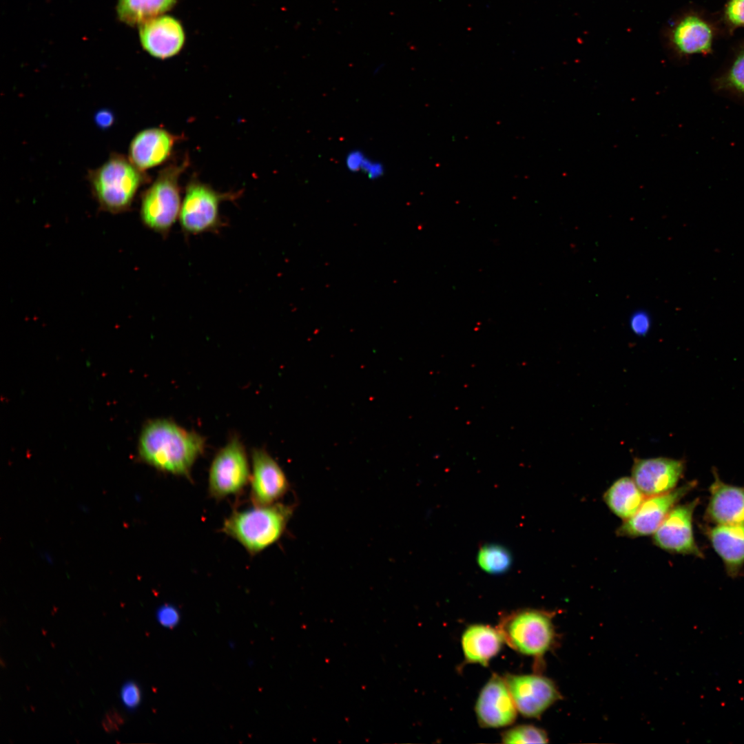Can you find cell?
Returning a JSON list of instances; mask_svg holds the SVG:
<instances>
[{
  "mask_svg": "<svg viewBox=\"0 0 744 744\" xmlns=\"http://www.w3.org/2000/svg\"><path fill=\"white\" fill-rule=\"evenodd\" d=\"M366 158L361 152L352 151L347 156L346 165L351 172L361 171Z\"/></svg>",
  "mask_w": 744,
  "mask_h": 744,
  "instance_id": "cell-29",
  "label": "cell"
},
{
  "mask_svg": "<svg viewBox=\"0 0 744 744\" xmlns=\"http://www.w3.org/2000/svg\"><path fill=\"white\" fill-rule=\"evenodd\" d=\"M684 464L668 457L635 459L632 478L645 497L661 495L676 488Z\"/></svg>",
  "mask_w": 744,
  "mask_h": 744,
  "instance_id": "cell-13",
  "label": "cell"
},
{
  "mask_svg": "<svg viewBox=\"0 0 744 744\" xmlns=\"http://www.w3.org/2000/svg\"><path fill=\"white\" fill-rule=\"evenodd\" d=\"M245 448L233 436L215 455L209 471L208 491L216 499L242 492L250 481L251 469Z\"/></svg>",
  "mask_w": 744,
  "mask_h": 744,
  "instance_id": "cell-6",
  "label": "cell"
},
{
  "mask_svg": "<svg viewBox=\"0 0 744 744\" xmlns=\"http://www.w3.org/2000/svg\"><path fill=\"white\" fill-rule=\"evenodd\" d=\"M144 179L143 171L128 158L116 153L88 172L92 192L100 209L113 214L130 209Z\"/></svg>",
  "mask_w": 744,
  "mask_h": 744,
  "instance_id": "cell-3",
  "label": "cell"
},
{
  "mask_svg": "<svg viewBox=\"0 0 744 744\" xmlns=\"http://www.w3.org/2000/svg\"><path fill=\"white\" fill-rule=\"evenodd\" d=\"M477 561L486 572L502 574L510 567L512 557L506 548L497 544H486L480 547Z\"/></svg>",
  "mask_w": 744,
  "mask_h": 744,
  "instance_id": "cell-23",
  "label": "cell"
},
{
  "mask_svg": "<svg viewBox=\"0 0 744 744\" xmlns=\"http://www.w3.org/2000/svg\"><path fill=\"white\" fill-rule=\"evenodd\" d=\"M475 710L484 727H505L515 721L517 709L504 677L492 675L482 689Z\"/></svg>",
  "mask_w": 744,
  "mask_h": 744,
  "instance_id": "cell-12",
  "label": "cell"
},
{
  "mask_svg": "<svg viewBox=\"0 0 744 744\" xmlns=\"http://www.w3.org/2000/svg\"><path fill=\"white\" fill-rule=\"evenodd\" d=\"M123 723L121 716L116 711L111 710L105 714L103 726L105 731L112 732L117 730Z\"/></svg>",
  "mask_w": 744,
  "mask_h": 744,
  "instance_id": "cell-30",
  "label": "cell"
},
{
  "mask_svg": "<svg viewBox=\"0 0 744 744\" xmlns=\"http://www.w3.org/2000/svg\"><path fill=\"white\" fill-rule=\"evenodd\" d=\"M181 167H169L159 174L141 198L140 217L144 226L166 236L179 217L181 204L178 177Z\"/></svg>",
  "mask_w": 744,
  "mask_h": 744,
  "instance_id": "cell-5",
  "label": "cell"
},
{
  "mask_svg": "<svg viewBox=\"0 0 744 744\" xmlns=\"http://www.w3.org/2000/svg\"><path fill=\"white\" fill-rule=\"evenodd\" d=\"M139 34L143 48L158 59L176 54L185 41L181 24L169 16H159L142 24Z\"/></svg>",
  "mask_w": 744,
  "mask_h": 744,
  "instance_id": "cell-14",
  "label": "cell"
},
{
  "mask_svg": "<svg viewBox=\"0 0 744 744\" xmlns=\"http://www.w3.org/2000/svg\"><path fill=\"white\" fill-rule=\"evenodd\" d=\"M139 453L149 465L163 472L190 478L192 469L205 447L204 437L172 420L149 422L139 440Z\"/></svg>",
  "mask_w": 744,
  "mask_h": 744,
  "instance_id": "cell-1",
  "label": "cell"
},
{
  "mask_svg": "<svg viewBox=\"0 0 744 744\" xmlns=\"http://www.w3.org/2000/svg\"><path fill=\"white\" fill-rule=\"evenodd\" d=\"M712 31L710 25L696 16H688L675 27L672 41L676 48L685 54L709 52L712 43Z\"/></svg>",
  "mask_w": 744,
  "mask_h": 744,
  "instance_id": "cell-19",
  "label": "cell"
},
{
  "mask_svg": "<svg viewBox=\"0 0 744 744\" xmlns=\"http://www.w3.org/2000/svg\"><path fill=\"white\" fill-rule=\"evenodd\" d=\"M651 320L648 313L644 311H635L630 317V327L634 334L644 336L649 331Z\"/></svg>",
  "mask_w": 744,
  "mask_h": 744,
  "instance_id": "cell-26",
  "label": "cell"
},
{
  "mask_svg": "<svg viewBox=\"0 0 744 744\" xmlns=\"http://www.w3.org/2000/svg\"><path fill=\"white\" fill-rule=\"evenodd\" d=\"M227 195L219 194L199 182L187 187L181 203L179 222L186 235H198L217 231L223 224L220 204Z\"/></svg>",
  "mask_w": 744,
  "mask_h": 744,
  "instance_id": "cell-7",
  "label": "cell"
},
{
  "mask_svg": "<svg viewBox=\"0 0 744 744\" xmlns=\"http://www.w3.org/2000/svg\"><path fill=\"white\" fill-rule=\"evenodd\" d=\"M293 513L291 505L277 502L236 510L225 519L221 531L255 555L280 539Z\"/></svg>",
  "mask_w": 744,
  "mask_h": 744,
  "instance_id": "cell-2",
  "label": "cell"
},
{
  "mask_svg": "<svg viewBox=\"0 0 744 744\" xmlns=\"http://www.w3.org/2000/svg\"><path fill=\"white\" fill-rule=\"evenodd\" d=\"M504 680L517 711L527 718H539L561 699L555 683L539 674H506Z\"/></svg>",
  "mask_w": 744,
  "mask_h": 744,
  "instance_id": "cell-8",
  "label": "cell"
},
{
  "mask_svg": "<svg viewBox=\"0 0 744 744\" xmlns=\"http://www.w3.org/2000/svg\"><path fill=\"white\" fill-rule=\"evenodd\" d=\"M553 617V612L519 609L503 616L497 628L512 649L538 661L556 643Z\"/></svg>",
  "mask_w": 744,
  "mask_h": 744,
  "instance_id": "cell-4",
  "label": "cell"
},
{
  "mask_svg": "<svg viewBox=\"0 0 744 744\" xmlns=\"http://www.w3.org/2000/svg\"><path fill=\"white\" fill-rule=\"evenodd\" d=\"M696 486L694 482H688L670 492L646 497L637 513L617 528V535L634 538L653 535L670 510Z\"/></svg>",
  "mask_w": 744,
  "mask_h": 744,
  "instance_id": "cell-10",
  "label": "cell"
},
{
  "mask_svg": "<svg viewBox=\"0 0 744 744\" xmlns=\"http://www.w3.org/2000/svg\"><path fill=\"white\" fill-rule=\"evenodd\" d=\"M250 499L254 506L276 503L288 492L290 484L278 463L264 448L251 453Z\"/></svg>",
  "mask_w": 744,
  "mask_h": 744,
  "instance_id": "cell-11",
  "label": "cell"
},
{
  "mask_svg": "<svg viewBox=\"0 0 744 744\" xmlns=\"http://www.w3.org/2000/svg\"><path fill=\"white\" fill-rule=\"evenodd\" d=\"M95 121L99 127L105 129L112 125L114 122V115L109 110H102L96 114Z\"/></svg>",
  "mask_w": 744,
  "mask_h": 744,
  "instance_id": "cell-32",
  "label": "cell"
},
{
  "mask_svg": "<svg viewBox=\"0 0 744 744\" xmlns=\"http://www.w3.org/2000/svg\"><path fill=\"white\" fill-rule=\"evenodd\" d=\"M175 137L161 128H149L138 133L130 143L128 158L144 171L163 163L170 155Z\"/></svg>",
  "mask_w": 744,
  "mask_h": 744,
  "instance_id": "cell-16",
  "label": "cell"
},
{
  "mask_svg": "<svg viewBox=\"0 0 744 744\" xmlns=\"http://www.w3.org/2000/svg\"><path fill=\"white\" fill-rule=\"evenodd\" d=\"M504 743H546L548 737L545 730L532 725H519L502 734Z\"/></svg>",
  "mask_w": 744,
  "mask_h": 744,
  "instance_id": "cell-24",
  "label": "cell"
},
{
  "mask_svg": "<svg viewBox=\"0 0 744 744\" xmlns=\"http://www.w3.org/2000/svg\"><path fill=\"white\" fill-rule=\"evenodd\" d=\"M725 13L730 23L735 25L744 26V0H730Z\"/></svg>",
  "mask_w": 744,
  "mask_h": 744,
  "instance_id": "cell-27",
  "label": "cell"
},
{
  "mask_svg": "<svg viewBox=\"0 0 744 744\" xmlns=\"http://www.w3.org/2000/svg\"><path fill=\"white\" fill-rule=\"evenodd\" d=\"M176 0H118L120 20L131 25H140L170 10Z\"/></svg>",
  "mask_w": 744,
  "mask_h": 744,
  "instance_id": "cell-21",
  "label": "cell"
},
{
  "mask_svg": "<svg viewBox=\"0 0 744 744\" xmlns=\"http://www.w3.org/2000/svg\"><path fill=\"white\" fill-rule=\"evenodd\" d=\"M718 93L744 100V51L734 59L728 68L714 82Z\"/></svg>",
  "mask_w": 744,
  "mask_h": 744,
  "instance_id": "cell-22",
  "label": "cell"
},
{
  "mask_svg": "<svg viewBox=\"0 0 744 744\" xmlns=\"http://www.w3.org/2000/svg\"><path fill=\"white\" fill-rule=\"evenodd\" d=\"M361 171L366 173L370 178L375 179L383 174L384 168L380 163L366 158Z\"/></svg>",
  "mask_w": 744,
  "mask_h": 744,
  "instance_id": "cell-31",
  "label": "cell"
},
{
  "mask_svg": "<svg viewBox=\"0 0 744 744\" xmlns=\"http://www.w3.org/2000/svg\"><path fill=\"white\" fill-rule=\"evenodd\" d=\"M121 699L127 707H136L141 701V691L138 685L133 682L126 683L122 687Z\"/></svg>",
  "mask_w": 744,
  "mask_h": 744,
  "instance_id": "cell-28",
  "label": "cell"
},
{
  "mask_svg": "<svg viewBox=\"0 0 744 744\" xmlns=\"http://www.w3.org/2000/svg\"><path fill=\"white\" fill-rule=\"evenodd\" d=\"M504 642L497 628L484 624L469 626L462 637L466 662L487 666L490 659L500 651Z\"/></svg>",
  "mask_w": 744,
  "mask_h": 744,
  "instance_id": "cell-18",
  "label": "cell"
},
{
  "mask_svg": "<svg viewBox=\"0 0 744 744\" xmlns=\"http://www.w3.org/2000/svg\"><path fill=\"white\" fill-rule=\"evenodd\" d=\"M646 497L632 477L616 480L603 495V500L610 510L623 521L632 517Z\"/></svg>",
  "mask_w": 744,
  "mask_h": 744,
  "instance_id": "cell-20",
  "label": "cell"
},
{
  "mask_svg": "<svg viewBox=\"0 0 744 744\" xmlns=\"http://www.w3.org/2000/svg\"><path fill=\"white\" fill-rule=\"evenodd\" d=\"M156 617L161 625L167 628H173L179 622L180 614L175 606L165 604L158 608Z\"/></svg>",
  "mask_w": 744,
  "mask_h": 744,
  "instance_id": "cell-25",
  "label": "cell"
},
{
  "mask_svg": "<svg viewBox=\"0 0 744 744\" xmlns=\"http://www.w3.org/2000/svg\"><path fill=\"white\" fill-rule=\"evenodd\" d=\"M707 535L727 575L731 577L739 575L744 566V524L716 525Z\"/></svg>",
  "mask_w": 744,
  "mask_h": 744,
  "instance_id": "cell-17",
  "label": "cell"
},
{
  "mask_svg": "<svg viewBox=\"0 0 744 744\" xmlns=\"http://www.w3.org/2000/svg\"><path fill=\"white\" fill-rule=\"evenodd\" d=\"M698 504L699 499H696L676 504L652 535L654 545L671 553L703 557L692 526L693 515Z\"/></svg>",
  "mask_w": 744,
  "mask_h": 744,
  "instance_id": "cell-9",
  "label": "cell"
},
{
  "mask_svg": "<svg viewBox=\"0 0 744 744\" xmlns=\"http://www.w3.org/2000/svg\"><path fill=\"white\" fill-rule=\"evenodd\" d=\"M714 477L706 519L716 525L744 524V488L725 484L717 475Z\"/></svg>",
  "mask_w": 744,
  "mask_h": 744,
  "instance_id": "cell-15",
  "label": "cell"
}]
</instances>
